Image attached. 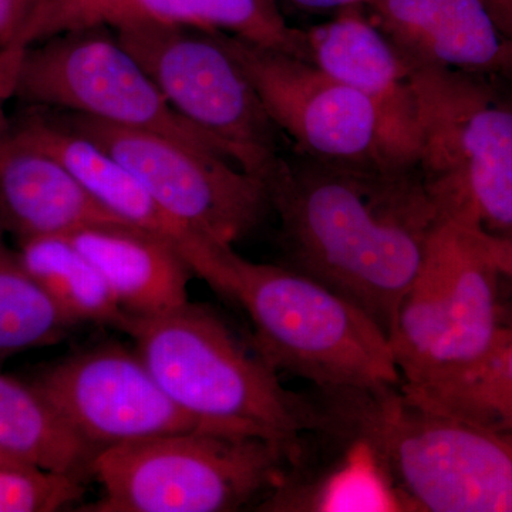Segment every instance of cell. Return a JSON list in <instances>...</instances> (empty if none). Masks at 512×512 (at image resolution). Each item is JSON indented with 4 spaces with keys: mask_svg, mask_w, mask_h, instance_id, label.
I'll use <instances>...</instances> for the list:
<instances>
[{
    "mask_svg": "<svg viewBox=\"0 0 512 512\" xmlns=\"http://www.w3.org/2000/svg\"><path fill=\"white\" fill-rule=\"evenodd\" d=\"M308 42L312 63L372 101L394 140L417 163L419 103L409 64L363 6L340 9L335 19L308 30Z\"/></svg>",
    "mask_w": 512,
    "mask_h": 512,
    "instance_id": "2e32d148",
    "label": "cell"
},
{
    "mask_svg": "<svg viewBox=\"0 0 512 512\" xmlns=\"http://www.w3.org/2000/svg\"><path fill=\"white\" fill-rule=\"evenodd\" d=\"M103 275L120 308L134 318L174 311L188 299L191 265L170 239L127 222H106L69 235Z\"/></svg>",
    "mask_w": 512,
    "mask_h": 512,
    "instance_id": "ac0fdd59",
    "label": "cell"
},
{
    "mask_svg": "<svg viewBox=\"0 0 512 512\" xmlns=\"http://www.w3.org/2000/svg\"><path fill=\"white\" fill-rule=\"evenodd\" d=\"M25 49L5 47L0 50V158L12 134V123L6 114V103L15 97L16 76Z\"/></svg>",
    "mask_w": 512,
    "mask_h": 512,
    "instance_id": "cb8c5ba5",
    "label": "cell"
},
{
    "mask_svg": "<svg viewBox=\"0 0 512 512\" xmlns=\"http://www.w3.org/2000/svg\"><path fill=\"white\" fill-rule=\"evenodd\" d=\"M83 494L82 477L23 461L0 464V512L59 511Z\"/></svg>",
    "mask_w": 512,
    "mask_h": 512,
    "instance_id": "603a6c76",
    "label": "cell"
},
{
    "mask_svg": "<svg viewBox=\"0 0 512 512\" xmlns=\"http://www.w3.org/2000/svg\"><path fill=\"white\" fill-rule=\"evenodd\" d=\"M210 286L244 309L252 343L276 372L325 390L399 386L386 333L315 279L288 266L256 264L224 245Z\"/></svg>",
    "mask_w": 512,
    "mask_h": 512,
    "instance_id": "3957f363",
    "label": "cell"
},
{
    "mask_svg": "<svg viewBox=\"0 0 512 512\" xmlns=\"http://www.w3.org/2000/svg\"><path fill=\"white\" fill-rule=\"evenodd\" d=\"M0 448L23 463L82 478L96 454L29 383L2 372Z\"/></svg>",
    "mask_w": 512,
    "mask_h": 512,
    "instance_id": "d6986e66",
    "label": "cell"
},
{
    "mask_svg": "<svg viewBox=\"0 0 512 512\" xmlns=\"http://www.w3.org/2000/svg\"><path fill=\"white\" fill-rule=\"evenodd\" d=\"M76 326L23 265L0 228V365L26 350L55 345Z\"/></svg>",
    "mask_w": 512,
    "mask_h": 512,
    "instance_id": "44dd1931",
    "label": "cell"
},
{
    "mask_svg": "<svg viewBox=\"0 0 512 512\" xmlns=\"http://www.w3.org/2000/svg\"><path fill=\"white\" fill-rule=\"evenodd\" d=\"M141 22L221 30L312 62L308 32L288 25L278 0H40L10 47L26 49L70 30Z\"/></svg>",
    "mask_w": 512,
    "mask_h": 512,
    "instance_id": "4fadbf2b",
    "label": "cell"
},
{
    "mask_svg": "<svg viewBox=\"0 0 512 512\" xmlns=\"http://www.w3.org/2000/svg\"><path fill=\"white\" fill-rule=\"evenodd\" d=\"M332 397L379 456L406 511L512 512L511 441L424 409L400 384Z\"/></svg>",
    "mask_w": 512,
    "mask_h": 512,
    "instance_id": "277c9868",
    "label": "cell"
},
{
    "mask_svg": "<svg viewBox=\"0 0 512 512\" xmlns=\"http://www.w3.org/2000/svg\"><path fill=\"white\" fill-rule=\"evenodd\" d=\"M468 228L471 229L478 245L493 262L501 276L512 279V229L504 232H488L480 227Z\"/></svg>",
    "mask_w": 512,
    "mask_h": 512,
    "instance_id": "d4e9b609",
    "label": "cell"
},
{
    "mask_svg": "<svg viewBox=\"0 0 512 512\" xmlns=\"http://www.w3.org/2000/svg\"><path fill=\"white\" fill-rule=\"evenodd\" d=\"M289 470L278 447L255 437L205 430L164 434L97 451L90 476L103 494L80 511H239L264 500Z\"/></svg>",
    "mask_w": 512,
    "mask_h": 512,
    "instance_id": "8992f818",
    "label": "cell"
},
{
    "mask_svg": "<svg viewBox=\"0 0 512 512\" xmlns=\"http://www.w3.org/2000/svg\"><path fill=\"white\" fill-rule=\"evenodd\" d=\"M29 384L96 453L164 434L212 431L167 396L136 349L117 343L64 357Z\"/></svg>",
    "mask_w": 512,
    "mask_h": 512,
    "instance_id": "7c38bea8",
    "label": "cell"
},
{
    "mask_svg": "<svg viewBox=\"0 0 512 512\" xmlns=\"http://www.w3.org/2000/svg\"><path fill=\"white\" fill-rule=\"evenodd\" d=\"M222 43L295 153L339 163H413L375 104L308 60L221 32Z\"/></svg>",
    "mask_w": 512,
    "mask_h": 512,
    "instance_id": "8fae6325",
    "label": "cell"
},
{
    "mask_svg": "<svg viewBox=\"0 0 512 512\" xmlns=\"http://www.w3.org/2000/svg\"><path fill=\"white\" fill-rule=\"evenodd\" d=\"M510 328L512 329V325L510 326Z\"/></svg>",
    "mask_w": 512,
    "mask_h": 512,
    "instance_id": "4dcf8cb0",
    "label": "cell"
},
{
    "mask_svg": "<svg viewBox=\"0 0 512 512\" xmlns=\"http://www.w3.org/2000/svg\"><path fill=\"white\" fill-rule=\"evenodd\" d=\"M457 416L512 443V345L470 377Z\"/></svg>",
    "mask_w": 512,
    "mask_h": 512,
    "instance_id": "7402d4cb",
    "label": "cell"
},
{
    "mask_svg": "<svg viewBox=\"0 0 512 512\" xmlns=\"http://www.w3.org/2000/svg\"><path fill=\"white\" fill-rule=\"evenodd\" d=\"M369 9L409 64L512 80V39L485 0H379Z\"/></svg>",
    "mask_w": 512,
    "mask_h": 512,
    "instance_id": "5bb4252c",
    "label": "cell"
},
{
    "mask_svg": "<svg viewBox=\"0 0 512 512\" xmlns=\"http://www.w3.org/2000/svg\"><path fill=\"white\" fill-rule=\"evenodd\" d=\"M123 332L185 413L215 433L274 444L291 468L301 463L319 424L315 394L285 389L271 363L217 312L187 302L163 315L130 316Z\"/></svg>",
    "mask_w": 512,
    "mask_h": 512,
    "instance_id": "7a4b0ae2",
    "label": "cell"
},
{
    "mask_svg": "<svg viewBox=\"0 0 512 512\" xmlns=\"http://www.w3.org/2000/svg\"><path fill=\"white\" fill-rule=\"evenodd\" d=\"M288 268L362 309L386 333L443 222L413 163L279 156L264 178Z\"/></svg>",
    "mask_w": 512,
    "mask_h": 512,
    "instance_id": "6da1fadb",
    "label": "cell"
},
{
    "mask_svg": "<svg viewBox=\"0 0 512 512\" xmlns=\"http://www.w3.org/2000/svg\"><path fill=\"white\" fill-rule=\"evenodd\" d=\"M505 35L512 39V0H485Z\"/></svg>",
    "mask_w": 512,
    "mask_h": 512,
    "instance_id": "83f0119b",
    "label": "cell"
},
{
    "mask_svg": "<svg viewBox=\"0 0 512 512\" xmlns=\"http://www.w3.org/2000/svg\"><path fill=\"white\" fill-rule=\"evenodd\" d=\"M15 97L57 109L163 134L235 164L222 141L185 119L107 26L70 30L26 47Z\"/></svg>",
    "mask_w": 512,
    "mask_h": 512,
    "instance_id": "ba28073f",
    "label": "cell"
},
{
    "mask_svg": "<svg viewBox=\"0 0 512 512\" xmlns=\"http://www.w3.org/2000/svg\"><path fill=\"white\" fill-rule=\"evenodd\" d=\"M123 222L94 200L56 157L10 134L0 158V228L16 241L69 237L80 229Z\"/></svg>",
    "mask_w": 512,
    "mask_h": 512,
    "instance_id": "e0dca14e",
    "label": "cell"
},
{
    "mask_svg": "<svg viewBox=\"0 0 512 512\" xmlns=\"http://www.w3.org/2000/svg\"><path fill=\"white\" fill-rule=\"evenodd\" d=\"M12 461L20 460H18V458L10 456V454L6 453V451H3L2 448H0V464L12 463Z\"/></svg>",
    "mask_w": 512,
    "mask_h": 512,
    "instance_id": "f546056e",
    "label": "cell"
},
{
    "mask_svg": "<svg viewBox=\"0 0 512 512\" xmlns=\"http://www.w3.org/2000/svg\"><path fill=\"white\" fill-rule=\"evenodd\" d=\"M113 30L178 113L222 141L241 170L264 180L281 156L279 130L220 30L148 22Z\"/></svg>",
    "mask_w": 512,
    "mask_h": 512,
    "instance_id": "9c48e42d",
    "label": "cell"
},
{
    "mask_svg": "<svg viewBox=\"0 0 512 512\" xmlns=\"http://www.w3.org/2000/svg\"><path fill=\"white\" fill-rule=\"evenodd\" d=\"M13 131L56 157L82 183L94 200L127 224L170 239L183 252L192 271L211 281L217 265L218 242L201 237L161 207L130 171L89 138L64 127L45 110L26 114Z\"/></svg>",
    "mask_w": 512,
    "mask_h": 512,
    "instance_id": "9a60e30c",
    "label": "cell"
},
{
    "mask_svg": "<svg viewBox=\"0 0 512 512\" xmlns=\"http://www.w3.org/2000/svg\"><path fill=\"white\" fill-rule=\"evenodd\" d=\"M25 20L20 0H0V50L10 46Z\"/></svg>",
    "mask_w": 512,
    "mask_h": 512,
    "instance_id": "484cf974",
    "label": "cell"
},
{
    "mask_svg": "<svg viewBox=\"0 0 512 512\" xmlns=\"http://www.w3.org/2000/svg\"><path fill=\"white\" fill-rule=\"evenodd\" d=\"M409 69L419 103L417 165L441 218L510 231L512 101L477 74L419 64Z\"/></svg>",
    "mask_w": 512,
    "mask_h": 512,
    "instance_id": "5b68a950",
    "label": "cell"
},
{
    "mask_svg": "<svg viewBox=\"0 0 512 512\" xmlns=\"http://www.w3.org/2000/svg\"><path fill=\"white\" fill-rule=\"evenodd\" d=\"M55 117L116 158L168 214L210 241L232 245L272 211L265 181L232 161L151 131L67 111Z\"/></svg>",
    "mask_w": 512,
    "mask_h": 512,
    "instance_id": "30bf717a",
    "label": "cell"
},
{
    "mask_svg": "<svg viewBox=\"0 0 512 512\" xmlns=\"http://www.w3.org/2000/svg\"><path fill=\"white\" fill-rule=\"evenodd\" d=\"M293 5L299 6L302 9L309 10H330V9H345L350 6H367L372 8L379 0H289Z\"/></svg>",
    "mask_w": 512,
    "mask_h": 512,
    "instance_id": "4316f807",
    "label": "cell"
},
{
    "mask_svg": "<svg viewBox=\"0 0 512 512\" xmlns=\"http://www.w3.org/2000/svg\"><path fill=\"white\" fill-rule=\"evenodd\" d=\"M18 254L33 278L73 323H99L124 330L127 315L103 275L69 237L18 242Z\"/></svg>",
    "mask_w": 512,
    "mask_h": 512,
    "instance_id": "ffe728a7",
    "label": "cell"
},
{
    "mask_svg": "<svg viewBox=\"0 0 512 512\" xmlns=\"http://www.w3.org/2000/svg\"><path fill=\"white\" fill-rule=\"evenodd\" d=\"M500 278L470 228L441 222L389 332L404 384L431 382L490 349L503 326Z\"/></svg>",
    "mask_w": 512,
    "mask_h": 512,
    "instance_id": "52a82bcc",
    "label": "cell"
},
{
    "mask_svg": "<svg viewBox=\"0 0 512 512\" xmlns=\"http://www.w3.org/2000/svg\"><path fill=\"white\" fill-rule=\"evenodd\" d=\"M39 2H40V0H20V3H22L23 12H25V19H26V16L29 15L30 10L35 8L37 3H39ZM23 22H25V20H23Z\"/></svg>",
    "mask_w": 512,
    "mask_h": 512,
    "instance_id": "f1b7e54d",
    "label": "cell"
}]
</instances>
